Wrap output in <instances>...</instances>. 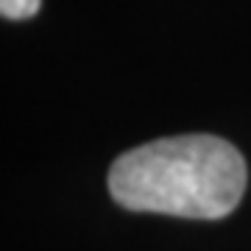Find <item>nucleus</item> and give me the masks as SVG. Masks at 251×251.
<instances>
[{"mask_svg": "<svg viewBox=\"0 0 251 251\" xmlns=\"http://www.w3.org/2000/svg\"><path fill=\"white\" fill-rule=\"evenodd\" d=\"M246 162L212 134H181L126 151L109 171V193L134 212L215 221L240 204Z\"/></svg>", "mask_w": 251, "mask_h": 251, "instance_id": "f257e3e1", "label": "nucleus"}, {"mask_svg": "<svg viewBox=\"0 0 251 251\" xmlns=\"http://www.w3.org/2000/svg\"><path fill=\"white\" fill-rule=\"evenodd\" d=\"M39 11V0H0V14L6 20H28Z\"/></svg>", "mask_w": 251, "mask_h": 251, "instance_id": "f03ea898", "label": "nucleus"}]
</instances>
